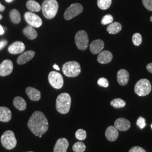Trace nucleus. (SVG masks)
Here are the masks:
<instances>
[{
	"label": "nucleus",
	"instance_id": "f257e3e1",
	"mask_svg": "<svg viewBox=\"0 0 152 152\" xmlns=\"http://www.w3.org/2000/svg\"><path fill=\"white\" fill-rule=\"evenodd\" d=\"M28 126L36 136L42 135L49 129V123L45 114L40 111L33 113L28 122Z\"/></svg>",
	"mask_w": 152,
	"mask_h": 152
},
{
	"label": "nucleus",
	"instance_id": "f03ea898",
	"mask_svg": "<svg viewBox=\"0 0 152 152\" xmlns=\"http://www.w3.org/2000/svg\"><path fill=\"white\" fill-rule=\"evenodd\" d=\"M71 105V97L68 93H61L56 98V109L61 114L69 112Z\"/></svg>",
	"mask_w": 152,
	"mask_h": 152
},
{
	"label": "nucleus",
	"instance_id": "7ed1b4c3",
	"mask_svg": "<svg viewBox=\"0 0 152 152\" xmlns=\"http://www.w3.org/2000/svg\"><path fill=\"white\" fill-rule=\"evenodd\" d=\"M59 8V5L56 0H45L41 6V9L44 16L51 19L56 16Z\"/></svg>",
	"mask_w": 152,
	"mask_h": 152
},
{
	"label": "nucleus",
	"instance_id": "20e7f679",
	"mask_svg": "<svg viewBox=\"0 0 152 152\" xmlns=\"http://www.w3.org/2000/svg\"><path fill=\"white\" fill-rule=\"evenodd\" d=\"M62 71L65 76L68 77H75L78 76L81 71L80 64L75 61H68L63 66Z\"/></svg>",
	"mask_w": 152,
	"mask_h": 152
},
{
	"label": "nucleus",
	"instance_id": "39448f33",
	"mask_svg": "<svg viewBox=\"0 0 152 152\" xmlns=\"http://www.w3.org/2000/svg\"><path fill=\"white\" fill-rule=\"evenodd\" d=\"M152 90V86L150 81L142 78L137 82L134 87L135 92L139 96H145L148 95Z\"/></svg>",
	"mask_w": 152,
	"mask_h": 152
},
{
	"label": "nucleus",
	"instance_id": "423d86ee",
	"mask_svg": "<svg viewBox=\"0 0 152 152\" xmlns=\"http://www.w3.org/2000/svg\"><path fill=\"white\" fill-rule=\"evenodd\" d=\"M1 142L4 148L8 150H11L16 147L17 141L13 131H5L1 137Z\"/></svg>",
	"mask_w": 152,
	"mask_h": 152
},
{
	"label": "nucleus",
	"instance_id": "0eeeda50",
	"mask_svg": "<svg viewBox=\"0 0 152 152\" xmlns=\"http://www.w3.org/2000/svg\"><path fill=\"white\" fill-rule=\"evenodd\" d=\"M88 37L85 31H79L76 33L75 42L77 48L81 50H85L88 46Z\"/></svg>",
	"mask_w": 152,
	"mask_h": 152
},
{
	"label": "nucleus",
	"instance_id": "6e6552de",
	"mask_svg": "<svg viewBox=\"0 0 152 152\" xmlns=\"http://www.w3.org/2000/svg\"><path fill=\"white\" fill-rule=\"evenodd\" d=\"M83 6L80 4H73L65 10L64 14V18L65 20H69L73 18L80 15L83 11Z\"/></svg>",
	"mask_w": 152,
	"mask_h": 152
},
{
	"label": "nucleus",
	"instance_id": "1a4fd4ad",
	"mask_svg": "<svg viewBox=\"0 0 152 152\" xmlns=\"http://www.w3.org/2000/svg\"><path fill=\"white\" fill-rule=\"evenodd\" d=\"M48 79L50 84L55 88L60 89L63 86L64 80L63 76L57 72L51 71L49 73Z\"/></svg>",
	"mask_w": 152,
	"mask_h": 152
},
{
	"label": "nucleus",
	"instance_id": "9d476101",
	"mask_svg": "<svg viewBox=\"0 0 152 152\" xmlns=\"http://www.w3.org/2000/svg\"><path fill=\"white\" fill-rule=\"evenodd\" d=\"M24 18L28 24L33 27H39L42 24L41 18L31 11L26 12L24 14Z\"/></svg>",
	"mask_w": 152,
	"mask_h": 152
},
{
	"label": "nucleus",
	"instance_id": "9b49d317",
	"mask_svg": "<svg viewBox=\"0 0 152 152\" xmlns=\"http://www.w3.org/2000/svg\"><path fill=\"white\" fill-rule=\"evenodd\" d=\"M13 71V63L10 60H5L0 64V76L2 77L10 75Z\"/></svg>",
	"mask_w": 152,
	"mask_h": 152
},
{
	"label": "nucleus",
	"instance_id": "f8f14e48",
	"mask_svg": "<svg viewBox=\"0 0 152 152\" xmlns=\"http://www.w3.org/2000/svg\"><path fill=\"white\" fill-rule=\"evenodd\" d=\"M26 46L23 42L21 41H16L9 47L8 51L12 54H18L24 52Z\"/></svg>",
	"mask_w": 152,
	"mask_h": 152
},
{
	"label": "nucleus",
	"instance_id": "ddd939ff",
	"mask_svg": "<svg viewBox=\"0 0 152 152\" xmlns=\"http://www.w3.org/2000/svg\"><path fill=\"white\" fill-rule=\"evenodd\" d=\"M114 127L118 130L126 131L130 128V122L124 118H120L115 120L114 122Z\"/></svg>",
	"mask_w": 152,
	"mask_h": 152
},
{
	"label": "nucleus",
	"instance_id": "4468645a",
	"mask_svg": "<svg viewBox=\"0 0 152 152\" xmlns=\"http://www.w3.org/2000/svg\"><path fill=\"white\" fill-rule=\"evenodd\" d=\"M34 55L35 52L32 50H29L24 52L18 58L17 63L19 65L26 64L33 59Z\"/></svg>",
	"mask_w": 152,
	"mask_h": 152
},
{
	"label": "nucleus",
	"instance_id": "2eb2a0df",
	"mask_svg": "<svg viewBox=\"0 0 152 152\" xmlns=\"http://www.w3.org/2000/svg\"><path fill=\"white\" fill-rule=\"evenodd\" d=\"M69 147V142L65 138L59 139L55 145L54 152H66Z\"/></svg>",
	"mask_w": 152,
	"mask_h": 152
},
{
	"label": "nucleus",
	"instance_id": "dca6fc26",
	"mask_svg": "<svg viewBox=\"0 0 152 152\" xmlns=\"http://www.w3.org/2000/svg\"><path fill=\"white\" fill-rule=\"evenodd\" d=\"M104 43L101 39H96L92 41L90 45V50L93 54H99L103 50Z\"/></svg>",
	"mask_w": 152,
	"mask_h": 152
},
{
	"label": "nucleus",
	"instance_id": "f3484780",
	"mask_svg": "<svg viewBox=\"0 0 152 152\" xmlns=\"http://www.w3.org/2000/svg\"><path fill=\"white\" fill-rule=\"evenodd\" d=\"M113 59V55L109 51H103L100 52L98 55L97 60L100 64H108Z\"/></svg>",
	"mask_w": 152,
	"mask_h": 152
},
{
	"label": "nucleus",
	"instance_id": "a211bd4d",
	"mask_svg": "<svg viewBox=\"0 0 152 152\" xmlns=\"http://www.w3.org/2000/svg\"><path fill=\"white\" fill-rule=\"evenodd\" d=\"M117 81L121 86H125L127 84L129 80V73L128 71L121 69L118 72L117 75Z\"/></svg>",
	"mask_w": 152,
	"mask_h": 152
},
{
	"label": "nucleus",
	"instance_id": "6ab92c4d",
	"mask_svg": "<svg viewBox=\"0 0 152 152\" xmlns=\"http://www.w3.org/2000/svg\"><path fill=\"white\" fill-rule=\"evenodd\" d=\"M119 136L118 130L113 126H110L105 131V136L110 141H114Z\"/></svg>",
	"mask_w": 152,
	"mask_h": 152
},
{
	"label": "nucleus",
	"instance_id": "aec40b11",
	"mask_svg": "<svg viewBox=\"0 0 152 152\" xmlns=\"http://www.w3.org/2000/svg\"><path fill=\"white\" fill-rule=\"evenodd\" d=\"M12 117L11 110L5 107H0V121L3 122H9Z\"/></svg>",
	"mask_w": 152,
	"mask_h": 152
},
{
	"label": "nucleus",
	"instance_id": "412c9836",
	"mask_svg": "<svg viewBox=\"0 0 152 152\" xmlns=\"http://www.w3.org/2000/svg\"><path fill=\"white\" fill-rule=\"evenodd\" d=\"M26 91L28 97L32 101H38L41 98L40 91L33 87H28Z\"/></svg>",
	"mask_w": 152,
	"mask_h": 152
},
{
	"label": "nucleus",
	"instance_id": "4be33fe9",
	"mask_svg": "<svg viewBox=\"0 0 152 152\" xmlns=\"http://www.w3.org/2000/svg\"><path fill=\"white\" fill-rule=\"evenodd\" d=\"M23 34L30 39H34L37 37V32L34 27L28 25L23 31Z\"/></svg>",
	"mask_w": 152,
	"mask_h": 152
},
{
	"label": "nucleus",
	"instance_id": "5701e85b",
	"mask_svg": "<svg viewBox=\"0 0 152 152\" xmlns=\"http://www.w3.org/2000/svg\"><path fill=\"white\" fill-rule=\"evenodd\" d=\"M13 104L14 107L19 110H24L27 108V103L25 100L20 96H16L14 99Z\"/></svg>",
	"mask_w": 152,
	"mask_h": 152
},
{
	"label": "nucleus",
	"instance_id": "b1692460",
	"mask_svg": "<svg viewBox=\"0 0 152 152\" xmlns=\"http://www.w3.org/2000/svg\"><path fill=\"white\" fill-rule=\"evenodd\" d=\"M122 29V26L118 22L110 23L107 28V31L109 34H115L120 32Z\"/></svg>",
	"mask_w": 152,
	"mask_h": 152
},
{
	"label": "nucleus",
	"instance_id": "393cba45",
	"mask_svg": "<svg viewBox=\"0 0 152 152\" xmlns=\"http://www.w3.org/2000/svg\"><path fill=\"white\" fill-rule=\"evenodd\" d=\"M28 9L31 12H39L41 10V6L37 2L34 0H28L26 3Z\"/></svg>",
	"mask_w": 152,
	"mask_h": 152
},
{
	"label": "nucleus",
	"instance_id": "a878e982",
	"mask_svg": "<svg viewBox=\"0 0 152 152\" xmlns=\"http://www.w3.org/2000/svg\"><path fill=\"white\" fill-rule=\"evenodd\" d=\"M10 18L14 24H18L21 20V16L19 11L16 9H12L10 12Z\"/></svg>",
	"mask_w": 152,
	"mask_h": 152
},
{
	"label": "nucleus",
	"instance_id": "bb28decb",
	"mask_svg": "<svg viewBox=\"0 0 152 152\" xmlns=\"http://www.w3.org/2000/svg\"><path fill=\"white\" fill-rule=\"evenodd\" d=\"M110 105L115 108H120L125 107L126 102L120 98H116L110 102Z\"/></svg>",
	"mask_w": 152,
	"mask_h": 152
},
{
	"label": "nucleus",
	"instance_id": "cd10ccee",
	"mask_svg": "<svg viewBox=\"0 0 152 152\" xmlns=\"http://www.w3.org/2000/svg\"><path fill=\"white\" fill-rule=\"evenodd\" d=\"M97 4L99 9L102 10H107L112 4V0H98Z\"/></svg>",
	"mask_w": 152,
	"mask_h": 152
},
{
	"label": "nucleus",
	"instance_id": "c85d7f7f",
	"mask_svg": "<svg viewBox=\"0 0 152 152\" xmlns=\"http://www.w3.org/2000/svg\"><path fill=\"white\" fill-rule=\"evenodd\" d=\"M75 152H83L86 150V145L82 142H77L72 147Z\"/></svg>",
	"mask_w": 152,
	"mask_h": 152
},
{
	"label": "nucleus",
	"instance_id": "c756f323",
	"mask_svg": "<svg viewBox=\"0 0 152 152\" xmlns=\"http://www.w3.org/2000/svg\"><path fill=\"white\" fill-rule=\"evenodd\" d=\"M75 136L76 138L79 140H83L86 138V132L83 129H78L76 131Z\"/></svg>",
	"mask_w": 152,
	"mask_h": 152
},
{
	"label": "nucleus",
	"instance_id": "7c9ffc66",
	"mask_svg": "<svg viewBox=\"0 0 152 152\" xmlns=\"http://www.w3.org/2000/svg\"><path fill=\"white\" fill-rule=\"evenodd\" d=\"M132 42L135 46L140 45L142 42V37L141 35L139 33H135L132 36Z\"/></svg>",
	"mask_w": 152,
	"mask_h": 152
},
{
	"label": "nucleus",
	"instance_id": "2f4dec72",
	"mask_svg": "<svg viewBox=\"0 0 152 152\" xmlns=\"http://www.w3.org/2000/svg\"><path fill=\"white\" fill-rule=\"evenodd\" d=\"M113 16L110 14H107L103 18V19H102V21H101V23L103 25H107V24H110V23H113Z\"/></svg>",
	"mask_w": 152,
	"mask_h": 152
},
{
	"label": "nucleus",
	"instance_id": "473e14b6",
	"mask_svg": "<svg viewBox=\"0 0 152 152\" xmlns=\"http://www.w3.org/2000/svg\"><path fill=\"white\" fill-rule=\"evenodd\" d=\"M98 84L101 87H108L109 86V82L105 78H100L98 80Z\"/></svg>",
	"mask_w": 152,
	"mask_h": 152
},
{
	"label": "nucleus",
	"instance_id": "72a5a7b5",
	"mask_svg": "<svg viewBox=\"0 0 152 152\" xmlns=\"http://www.w3.org/2000/svg\"><path fill=\"white\" fill-rule=\"evenodd\" d=\"M136 124L140 129H144L146 126V122L145 118H144L142 117H140L137 120Z\"/></svg>",
	"mask_w": 152,
	"mask_h": 152
},
{
	"label": "nucleus",
	"instance_id": "f704fd0d",
	"mask_svg": "<svg viewBox=\"0 0 152 152\" xmlns=\"http://www.w3.org/2000/svg\"><path fill=\"white\" fill-rule=\"evenodd\" d=\"M143 5L149 11H152V0H142Z\"/></svg>",
	"mask_w": 152,
	"mask_h": 152
},
{
	"label": "nucleus",
	"instance_id": "c9c22d12",
	"mask_svg": "<svg viewBox=\"0 0 152 152\" xmlns=\"http://www.w3.org/2000/svg\"><path fill=\"white\" fill-rule=\"evenodd\" d=\"M129 152H146V151L144 149H143L142 148H141L140 147H137V146H136V147H132V148H131L130 149V151H129Z\"/></svg>",
	"mask_w": 152,
	"mask_h": 152
},
{
	"label": "nucleus",
	"instance_id": "e433bc0d",
	"mask_svg": "<svg viewBox=\"0 0 152 152\" xmlns=\"http://www.w3.org/2000/svg\"><path fill=\"white\" fill-rule=\"evenodd\" d=\"M7 44V41L6 39H4L0 41V51L4 49Z\"/></svg>",
	"mask_w": 152,
	"mask_h": 152
},
{
	"label": "nucleus",
	"instance_id": "4c0bfd02",
	"mask_svg": "<svg viewBox=\"0 0 152 152\" xmlns=\"http://www.w3.org/2000/svg\"><path fill=\"white\" fill-rule=\"evenodd\" d=\"M147 70L149 71L150 73H152V63H149L147 65Z\"/></svg>",
	"mask_w": 152,
	"mask_h": 152
},
{
	"label": "nucleus",
	"instance_id": "58836bf2",
	"mask_svg": "<svg viewBox=\"0 0 152 152\" xmlns=\"http://www.w3.org/2000/svg\"><path fill=\"white\" fill-rule=\"evenodd\" d=\"M5 32L4 31V28L2 27L1 25H0V35H2Z\"/></svg>",
	"mask_w": 152,
	"mask_h": 152
},
{
	"label": "nucleus",
	"instance_id": "ea45409f",
	"mask_svg": "<svg viewBox=\"0 0 152 152\" xmlns=\"http://www.w3.org/2000/svg\"><path fill=\"white\" fill-rule=\"evenodd\" d=\"M5 9V7L4 6L2 5L0 3V12L4 11Z\"/></svg>",
	"mask_w": 152,
	"mask_h": 152
},
{
	"label": "nucleus",
	"instance_id": "a19ab883",
	"mask_svg": "<svg viewBox=\"0 0 152 152\" xmlns=\"http://www.w3.org/2000/svg\"><path fill=\"white\" fill-rule=\"evenodd\" d=\"M53 68H54V69H55L58 70V71H60V68H59V66L58 65H56V64H54V65H53Z\"/></svg>",
	"mask_w": 152,
	"mask_h": 152
},
{
	"label": "nucleus",
	"instance_id": "79ce46f5",
	"mask_svg": "<svg viewBox=\"0 0 152 152\" xmlns=\"http://www.w3.org/2000/svg\"><path fill=\"white\" fill-rule=\"evenodd\" d=\"M5 1L6 2H11L12 0H5Z\"/></svg>",
	"mask_w": 152,
	"mask_h": 152
},
{
	"label": "nucleus",
	"instance_id": "37998d69",
	"mask_svg": "<svg viewBox=\"0 0 152 152\" xmlns=\"http://www.w3.org/2000/svg\"><path fill=\"white\" fill-rule=\"evenodd\" d=\"M2 19V15L0 14V20H1V19Z\"/></svg>",
	"mask_w": 152,
	"mask_h": 152
},
{
	"label": "nucleus",
	"instance_id": "c03bdc74",
	"mask_svg": "<svg viewBox=\"0 0 152 152\" xmlns=\"http://www.w3.org/2000/svg\"><path fill=\"white\" fill-rule=\"evenodd\" d=\"M150 20H151V22H152V15L150 18Z\"/></svg>",
	"mask_w": 152,
	"mask_h": 152
},
{
	"label": "nucleus",
	"instance_id": "a18cd8bd",
	"mask_svg": "<svg viewBox=\"0 0 152 152\" xmlns=\"http://www.w3.org/2000/svg\"><path fill=\"white\" fill-rule=\"evenodd\" d=\"M151 127H152V125H151Z\"/></svg>",
	"mask_w": 152,
	"mask_h": 152
},
{
	"label": "nucleus",
	"instance_id": "49530a36",
	"mask_svg": "<svg viewBox=\"0 0 152 152\" xmlns=\"http://www.w3.org/2000/svg\"></svg>",
	"mask_w": 152,
	"mask_h": 152
}]
</instances>
